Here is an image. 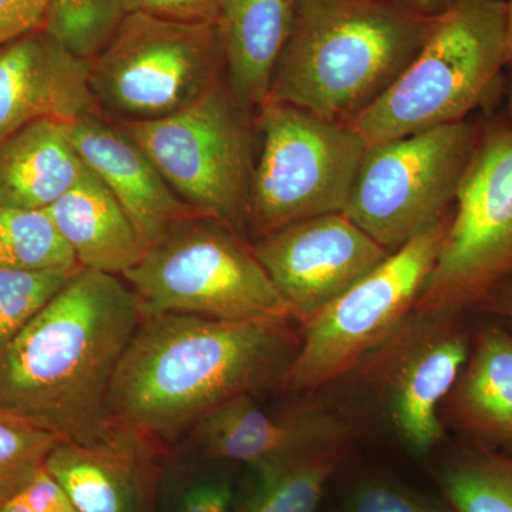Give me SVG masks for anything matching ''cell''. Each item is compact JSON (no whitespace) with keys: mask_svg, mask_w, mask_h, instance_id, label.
Wrapping results in <instances>:
<instances>
[{"mask_svg":"<svg viewBox=\"0 0 512 512\" xmlns=\"http://www.w3.org/2000/svg\"><path fill=\"white\" fill-rule=\"evenodd\" d=\"M121 276L74 274L0 353V412L63 441L158 456V448L111 419L109 397L124 353L143 319Z\"/></svg>","mask_w":512,"mask_h":512,"instance_id":"obj_1","label":"cell"},{"mask_svg":"<svg viewBox=\"0 0 512 512\" xmlns=\"http://www.w3.org/2000/svg\"><path fill=\"white\" fill-rule=\"evenodd\" d=\"M301 325L289 316L143 315L111 384V419L158 450L173 444L229 400L275 389Z\"/></svg>","mask_w":512,"mask_h":512,"instance_id":"obj_2","label":"cell"},{"mask_svg":"<svg viewBox=\"0 0 512 512\" xmlns=\"http://www.w3.org/2000/svg\"><path fill=\"white\" fill-rule=\"evenodd\" d=\"M433 23L397 0H296L266 101L350 123L399 79Z\"/></svg>","mask_w":512,"mask_h":512,"instance_id":"obj_3","label":"cell"},{"mask_svg":"<svg viewBox=\"0 0 512 512\" xmlns=\"http://www.w3.org/2000/svg\"><path fill=\"white\" fill-rule=\"evenodd\" d=\"M507 0H456L412 63L350 121L367 146L470 119L501 97Z\"/></svg>","mask_w":512,"mask_h":512,"instance_id":"obj_4","label":"cell"},{"mask_svg":"<svg viewBox=\"0 0 512 512\" xmlns=\"http://www.w3.org/2000/svg\"><path fill=\"white\" fill-rule=\"evenodd\" d=\"M121 278L140 299L144 315L298 319L244 234L205 215L168 228Z\"/></svg>","mask_w":512,"mask_h":512,"instance_id":"obj_5","label":"cell"},{"mask_svg":"<svg viewBox=\"0 0 512 512\" xmlns=\"http://www.w3.org/2000/svg\"><path fill=\"white\" fill-rule=\"evenodd\" d=\"M254 116L222 80L170 116L121 120L117 126L144 151L181 200L244 234L255 167Z\"/></svg>","mask_w":512,"mask_h":512,"instance_id":"obj_6","label":"cell"},{"mask_svg":"<svg viewBox=\"0 0 512 512\" xmlns=\"http://www.w3.org/2000/svg\"><path fill=\"white\" fill-rule=\"evenodd\" d=\"M262 138L249 197L256 238L293 222L345 212L366 141L349 123L286 103L256 111Z\"/></svg>","mask_w":512,"mask_h":512,"instance_id":"obj_7","label":"cell"},{"mask_svg":"<svg viewBox=\"0 0 512 512\" xmlns=\"http://www.w3.org/2000/svg\"><path fill=\"white\" fill-rule=\"evenodd\" d=\"M451 218L453 212L302 322L299 348L275 389L306 396L355 372L413 312Z\"/></svg>","mask_w":512,"mask_h":512,"instance_id":"obj_8","label":"cell"},{"mask_svg":"<svg viewBox=\"0 0 512 512\" xmlns=\"http://www.w3.org/2000/svg\"><path fill=\"white\" fill-rule=\"evenodd\" d=\"M512 279V126L481 120L440 254L413 311L473 312L485 293Z\"/></svg>","mask_w":512,"mask_h":512,"instance_id":"obj_9","label":"cell"},{"mask_svg":"<svg viewBox=\"0 0 512 512\" xmlns=\"http://www.w3.org/2000/svg\"><path fill=\"white\" fill-rule=\"evenodd\" d=\"M224 70L217 22L130 12L90 62L89 83L100 110L123 121L156 120L200 99Z\"/></svg>","mask_w":512,"mask_h":512,"instance_id":"obj_10","label":"cell"},{"mask_svg":"<svg viewBox=\"0 0 512 512\" xmlns=\"http://www.w3.org/2000/svg\"><path fill=\"white\" fill-rule=\"evenodd\" d=\"M481 120L367 146L345 214L389 252L453 212Z\"/></svg>","mask_w":512,"mask_h":512,"instance_id":"obj_11","label":"cell"},{"mask_svg":"<svg viewBox=\"0 0 512 512\" xmlns=\"http://www.w3.org/2000/svg\"><path fill=\"white\" fill-rule=\"evenodd\" d=\"M463 316L413 311L356 367L414 453H429L443 439L440 410L471 349Z\"/></svg>","mask_w":512,"mask_h":512,"instance_id":"obj_12","label":"cell"},{"mask_svg":"<svg viewBox=\"0 0 512 512\" xmlns=\"http://www.w3.org/2000/svg\"><path fill=\"white\" fill-rule=\"evenodd\" d=\"M252 247L301 322L338 299L392 254L345 212L293 222L256 238Z\"/></svg>","mask_w":512,"mask_h":512,"instance_id":"obj_13","label":"cell"},{"mask_svg":"<svg viewBox=\"0 0 512 512\" xmlns=\"http://www.w3.org/2000/svg\"><path fill=\"white\" fill-rule=\"evenodd\" d=\"M188 437L205 460L237 461L255 470L348 444L350 429L348 421L319 402L268 413L252 394H242L205 416Z\"/></svg>","mask_w":512,"mask_h":512,"instance_id":"obj_14","label":"cell"},{"mask_svg":"<svg viewBox=\"0 0 512 512\" xmlns=\"http://www.w3.org/2000/svg\"><path fill=\"white\" fill-rule=\"evenodd\" d=\"M89 72L43 28L0 49V141L33 121L100 116Z\"/></svg>","mask_w":512,"mask_h":512,"instance_id":"obj_15","label":"cell"},{"mask_svg":"<svg viewBox=\"0 0 512 512\" xmlns=\"http://www.w3.org/2000/svg\"><path fill=\"white\" fill-rule=\"evenodd\" d=\"M63 127L84 163L126 211L146 249L178 221L202 215L175 194L156 165L117 124L100 114L63 121Z\"/></svg>","mask_w":512,"mask_h":512,"instance_id":"obj_16","label":"cell"},{"mask_svg":"<svg viewBox=\"0 0 512 512\" xmlns=\"http://www.w3.org/2000/svg\"><path fill=\"white\" fill-rule=\"evenodd\" d=\"M443 409L470 443L512 451V333L503 323L485 320L471 335L467 363Z\"/></svg>","mask_w":512,"mask_h":512,"instance_id":"obj_17","label":"cell"},{"mask_svg":"<svg viewBox=\"0 0 512 512\" xmlns=\"http://www.w3.org/2000/svg\"><path fill=\"white\" fill-rule=\"evenodd\" d=\"M296 0H225L217 19L225 72L239 103L256 113L266 103L276 64L295 18Z\"/></svg>","mask_w":512,"mask_h":512,"instance_id":"obj_18","label":"cell"},{"mask_svg":"<svg viewBox=\"0 0 512 512\" xmlns=\"http://www.w3.org/2000/svg\"><path fill=\"white\" fill-rule=\"evenodd\" d=\"M46 211L84 269L121 276L146 252L126 211L89 167Z\"/></svg>","mask_w":512,"mask_h":512,"instance_id":"obj_19","label":"cell"},{"mask_svg":"<svg viewBox=\"0 0 512 512\" xmlns=\"http://www.w3.org/2000/svg\"><path fill=\"white\" fill-rule=\"evenodd\" d=\"M86 171L63 121H33L0 141V205L47 210Z\"/></svg>","mask_w":512,"mask_h":512,"instance_id":"obj_20","label":"cell"},{"mask_svg":"<svg viewBox=\"0 0 512 512\" xmlns=\"http://www.w3.org/2000/svg\"><path fill=\"white\" fill-rule=\"evenodd\" d=\"M154 460L60 441L45 468L79 512H147Z\"/></svg>","mask_w":512,"mask_h":512,"instance_id":"obj_21","label":"cell"},{"mask_svg":"<svg viewBox=\"0 0 512 512\" xmlns=\"http://www.w3.org/2000/svg\"><path fill=\"white\" fill-rule=\"evenodd\" d=\"M346 444H335L261 468L235 512H316L326 485L345 456Z\"/></svg>","mask_w":512,"mask_h":512,"instance_id":"obj_22","label":"cell"},{"mask_svg":"<svg viewBox=\"0 0 512 512\" xmlns=\"http://www.w3.org/2000/svg\"><path fill=\"white\" fill-rule=\"evenodd\" d=\"M440 487L454 512H512V451L468 443L441 468Z\"/></svg>","mask_w":512,"mask_h":512,"instance_id":"obj_23","label":"cell"},{"mask_svg":"<svg viewBox=\"0 0 512 512\" xmlns=\"http://www.w3.org/2000/svg\"><path fill=\"white\" fill-rule=\"evenodd\" d=\"M0 268L69 275L83 269L46 210H25L2 205Z\"/></svg>","mask_w":512,"mask_h":512,"instance_id":"obj_24","label":"cell"},{"mask_svg":"<svg viewBox=\"0 0 512 512\" xmlns=\"http://www.w3.org/2000/svg\"><path fill=\"white\" fill-rule=\"evenodd\" d=\"M127 15L126 0H52L42 28L67 52L92 62Z\"/></svg>","mask_w":512,"mask_h":512,"instance_id":"obj_25","label":"cell"},{"mask_svg":"<svg viewBox=\"0 0 512 512\" xmlns=\"http://www.w3.org/2000/svg\"><path fill=\"white\" fill-rule=\"evenodd\" d=\"M60 441L30 421L0 412V503L18 494L45 468Z\"/></svg>","mask_w":512,"mask_h":512,"instance_id":"obj_26","label":"cell"},{"mask_svg":"<svg viewBox=\"0 0 512 512\" xmlns=\"http://www.w3.org/2000/svg\"><path fill=\"white\" fill-rule=\"evenodd\" d=\"M73 275L0 268V353L62 291Z\"/></svg>","mask_w":512,"mask_h":512,"instance_id":"obj_27","label":"cell"},{"mask_svg":"<svg viewBox=\"0 0 512 512\" xmlns=\"http://www.w3.org/2000/svg\"><path fill=\"white\" fill-rule=\"evenodd\" d=\"M343 512H454L448 505L434 503L423 495L386 483L369 481L349 498Z\"/></svg>","mask_w":512,"mask_h":512,"instance_id":"obj_28","label":"cell"},{"mask_svg":"<svg viewBox=\"0 0 512 512\" xmlns=\"http://www.w3.org/2000/svg\"><path fill=\"white\" fill-rule=\"evenodd\" d=\"M232 501L234 485L227 474H197L178 491L173 512H228Z\"/></svg>","mask_w":512,"mask_h":512,"instance_id":"obj_29","label":"cell"},{"mask_svg":"<svg viewBox=\"0 0 512 512\" xmlns=\"http://www.w3.org/2000/svg\"><path fill=\"white\" fill-rule=\"evenodd\" d=\"M2 507L3 512H79L46 468Z\"/></svg>","mask_w":512,"mask_h":512,"instance_id":"obj_30","label":"cell"},{"mask_svg":"<svg viewBox=\"0 0 512 512\" xmlns=\"http://www.w3.org/2000/svg\"><path fill=\"white\" fill-rule=\"evenodd\" d=\"M225 0H126L128 13L143 12L178 22H217Z\"/></svg>","mask_w":512,"mask_h":512,"instance_id":"obj_31","label":"cell"},{"mask_svg":"<svg viewBox=\"0 0 512 512\" xmlns=\"http://www.w3.org/2000/svg\"><path fill=\"white\" fill-rule=\"evenodd\" d=\"M52 0H0V47L42 28Z\"/></svg>","mask_w":512,"mask_h":512,"instance_id":"obj_32","label":"cell"},{"mask_svg":"<svg viewBox=\"0 0 512 512\" xmlns=\"http://www.w3.org/2000/svg\"><path fill=\"white\" fill-rule=\"evenodd\" d=\"M473 312L503 323L512 333V279L485 293Z\"/></svg>","mask_w":512,"mask_h":512,"instance_id":"obj_33","label":"cell"},{"mask_svg":"<svg viewBox=\"0 0 512 512\" xmlns=\"http://www.w3.org/2000/svg\"><path fill=\"white\" fill-rule=\"evenodd\" d=\"M501 99H503L504 109L500 116L512 126V0H507V47H505Z\"/></svg>","mask_w":512,"mask_h":512,"instance_id":"obj_34","label":"cell"},{"mask_svg":"<svg viewBox=\"0 0 512 512\" xmlns=\"http://www.w3.org/2000/svg\"><path fill=\"white\" fill-rule=\"evenodd\" d=\"M407 9L424 16V18L436 19L446 13L456 0H397Z\"/></svg>","mask_w":512,"mask_h":512,"instance_id":"obj_35","label":"cell"},{"mask_svg":"<svg viewBox=\"0 0 512 512\" xmlns=\"http://www.w3.org/2000/svg\"><path fill=\"white\" fill-rule=\"evenodd\" d=\"M0 512H3L2 503H0Z\"/></svg>","mask_w":512,"mask_h":512,"instance_id":"obj_36","label":"cell"}]
</instances>
